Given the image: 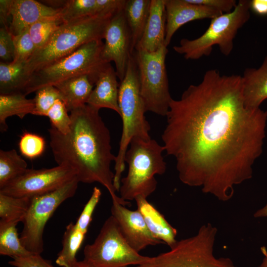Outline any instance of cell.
Wrapping results in <instances>:
<instances>
[{"instance_id":"d590c367","label":"cell","mask_w":267,"mask_h":267,"mask_svg":"<svg viewBox=\"0 0 267 267\" xmlns=\"http://www.w3.org/2000/svg\"><path fill=\"white\" fill-rule=\"evenodd\" d=\"M14 58L13 36L9 29H0V58L1 62H11Z\"/></svg>"},{"instance_id":"cb8c5ba5","label":"cell","mask_w":267,"mask_h":267,"mask_svg":"<svg viewBox=\"0 0 267 267\" xmlns=\"http://www.w3.org/2000/svg\"><path fill=\"white\" fill-rule=\"evenodd\" d=\"M22 93L0 94V129L1 132L7 129L6 120L13 115L23 119L28 114H32L35 108L34 99H28Z\"/></svg>"},{"instance_id":"f35d334b","label":"cell","mask_w":267,"mask_h":267,"mask_svg":"<svg viewBox=\"0 0 267 267\" xmlns=\"http://www.w3.org/2000/svg\"><path fill=\"white\" fill-rule=\"evenodd\" d=\"M9 16V0H0V21L1 27L9 29L7 20Z\"/></svg>"},{"instance_id":"4fadbf2b","label":"cell","mask_w":267,"mask_h":267,"mask_svg":"<svg viewBox=\"0 0 267 267\" xmlns=\"http://www.w3.org/2000/svg\"><path fill=\"white\" fill-rule=\"evenodd\" d=\"M124 9L115 13L110 19L105 31V43L102 57L107 63L114 62L120 82L124 78L132 54L131 36Z\"/></svg>"},{"instance_id":"30bf717a","label":"cell","mask_w":267,"mask_h":267,"mask_svg":"<svg viewBox=\"0 0 267 267\" xmlns=\"http://www.w3.org/2000/svg\"><path fill=\"white\" fill-rule=\"evenodd\" d=\"M84 261L94 267H127L142 265L150 257L140 255L127 242L111 215L104 222L97 236L84 249Z\"/></svg>"},{"instance_id":"d6a6232c","label":"cell","mask_w":267,"mask_h":267,"mask_svg":"<svg viewBox=\"0 0 267 267\" xmlns=\"http://www.w3.org/2000/svg\"><path fill=\"white\" fill-rule=\"evenodd\" d=\"M65 103L57 99L47 113L51 126L62 134H67L70 131L71 120Z\"/></svg>"},{"instance_id":"9c48e42d","label":"cell","mask_w":267,"mask_h":267,"mask_svg":"<svg viewBox=\"0 0 267 267\" xmlns=\"http://www.w3.org/2000/svg\"><path fill=\"white\" fill-rule=\"evenodd\" d=\"M168 52L167 47L164 46L153 52L135 49L133 53L146 112L150 111L162 116L167 115L173 99L165 63Z\"/></svg>"},{"instance_id":"ac0fdd59","label":"cell","mask_w":267,"mask_h":267,"mask_svg":"<svg viewBox=\"0 0 267 267\" xmlns=\"http://www.w3.org/2000/svg\"><path fill=\"white\" fill-rule=\"evenodd\" d=\"M117 78L115 70L109 63L98 76L87 104L98 110L110 109L120 115Z\"/></svg>"},{"instance_id":"3957f363","label":"cell","mask_w":267,"mask_h":267,"mask_svg":"<svg viewBox=\"0 0 267 267\" xmlns=\"http://www.w3.org/2000/svg\"><path fill=\"white\" fill-rule=\"evenodd\" d=\"M120 116L123 123L118 153L115 161L113 183L119 191L122 175L125 168V157L132 139H151L150 126L146 119V112L140 91L139 75L134 57L130 56L124 79L120 82L118 96Z\"/></svg>"},{"instance_id":"1f68e13d","label":"cell","mask_w":267,"mask_h":267,"mask_svg":"<svg viewBox=\"0 0 267 267\" xmlns=\"http://www.w3.org/2000/svg\"><path fill=\"white\" fill-rule=\"evenodd\" d=\"M12 36L14 44L12 62L26 63L36 50L29 32V28L21 33Z\"/></svg>"},{"instance_id":"f546056e","label":"cell","mask_w":267,"mask_h":267,"mask_svg":"<svg viewBox=\"0 0 267 267\" xmlns=\"http://www.w3.org/2000/svg\"><path fill=\"white\" fill-rule=\"evenodd\" d=\"M63 23L59 17L45 18L31 25L29 32L36 50L43 47L53 33Z\"/></svg>"},{"instance_id":"ba28073f","label":"cell","mask_w":267,"mask_h":267,"mask_svg":"<svg viewBox=\"0 0 267 267\" xmlns=\"http://www.w3.org/2000/svg\"><path fill=\"white\" fill-rule=\"evenodd\" d=\"M250 0H239L230 12L223 13L211 19L206 31L198 38L182 39L173 47L178 53L186 59L197 60L209 56L213 47L217 45L221 53L228 56L233 48V41L238 30L250 18Z\"/></svg>"},{"instance_id":"277c9868","label":"cell","mask_w":267,"mask_h":267,"mask_svg":"<svg viewBox=\"0 0 267 267\" xmlns=\"http://www.w3.org/2000/svg\"><path fill=\"white\" fill-rule=\"evenodd\" d=\"M113 15H97L62 23L45 44L26 63L27 76L29 77L35 71L72 53L85 44L102 40Z\"/></svg>"},{"instance_id":"8fae6325","label":"cell","mask_w":267,"mask_h":267,"mask_svg":"<svg viewBox=\"0 0 267 267\" xmlns=\"http://www.w3.org/2000/svg\"><path fill=\"white\" fill-rule=\"evenodd\" d=\"M79 182L75 177L54 191L30 198L20 236L22 245L28 251L41 254L44 250L43 233L46 222L63 202L74 195Z\"/></svg>"},{"instance_id":"83f0119b","label":"cell","mask_w":267,"mask_h":267,"mask_svg":"<svg viewBox=\"0 0 267 267\" xmlns=\"http://www.w3.org/2000/svg\"><path fill=\"white\" fill-rule=\"evenodd\" d=\"M17 224L0 222V254L21 257L32 254L22 245L18 236Z\"/></svg>"},{"instance_id":"f1b7e54d","label":"cell","mask_w":267,"mask_h":267,"mask_svg":"<svg viewBox=\"0 0 267 267\" xmlns=\"http://www.w3.org/2000/svg\"><path fill=\"white\" fill-rule=\"evenodd\" d=\"M97 15L96 0H66L60 8V18L63 23Z\"/></svg>"},{"instance_id":"60d3db41","label":"cell","mask_w":267,"mask_h":267,"mask_svg":"<svg viewBox=\"0 0 267 267\" xmlns=\"http://www.w3.org/2000/svg\"><path fill=\"white\" fill-rule=\"evenodd\" d=\"M253 216L256 218H267V203L261 208L257 210ZM258 267H267V254H265V257Z\"/></svg>"},{"instance_id":"e0dca14e","label":"cell","mask_w":267,"mask_h":267,"mask_svg":"<svg viewBox=\"0 0 267 267\" xmlns=\"http://www.w3.org/2000/svg\"><path fill=\"white\" fill-rule=\"evenodd\" d=\"M166 25L165 0H151L146 26L135 49L153 52L165 46Z\"/></svg>"},{"instance_id":"7bdbcfd3","label":"cell","mask_w":267,"mask_h":267,"mask_svg":"<svg viewBox=\"0 0 267 267\" xmlns=\"http://www.w3.org/2000/svg\"><path fill=\"white\" fill-rule=\"evenodd\" d=\"M234 267H236V266H235Z\"/></svg>"},{"instance_id":"8d00e7d4","label":"cell","mask_w":267,"mask_h":267,"mask_svg":"<svg viewBox=\"0 0 267 267\" xmlns=\"http://www.w3.org/2000/svg\"><path fill=\"white\" fill-rule=\"evenodd\" d=\"M8 264L15 267H54L51 261L44 259L41 254H32L21 257H13Z\"/></svg>"},{"instance_id":"ab89813d","label":"cell","mask_w":267,"mask_h":267,"mask_svg":"<svg viewBox=\"0 0 267 267\" xmlns=\"http://www.w3.org/2000/svg\"><path fill=\"white\" fill-rule=\"evenodd\" d=\"M250 10L259 15H267V0H250Z\"/></svg>"},{"instance_id":"7a4b0ae2","label":"cell","mask_w":267,"mask_h":267,"mask_svg":"<svg viewBox=\"0 0 267 267\" xmlns=\"http://www.w3.org/2000/svg\"><path fill=\"white\" fill-rule=\"evenodd\" d=\"M99 110L87 104L71 110L67 134L52 126L48 129L50 146L58 165L74 170L79 182L99 183L107 189L112 200L126 206L128 202L116 194L111 164L116 156L111 152L110 131Z\"/></svg>"},{"instance_id":"52a82bcc","label":"cell","mask_w":267,"mask_h":267,"mask_svg":"<svg viewBox=\"0 0 267 267\" xmlns=\"http://www.w3.org/2000/svg\"><path fill=\"white\" fill-rule=\"evenodd\" d=\"M217 233L215 226L204 224L194 235L177 240L169 251L136 267H234L229 258L215 256Z\"/></svg>"},{"instance_id":"484cf974","label":"cell","mask_w":267,"mask_h":267,"mask_svg":"<svg viewBox=\"0 0 267 267\" xmlns=\"http://www.w3.org/2000/svg\"><path fill=\"white\" fill-rule=\"evenodd\" d=\"M30 203L29 197H18L0 193V222L17 224L22 222Z\"/></svg>"},{"instance_id":"4dcf8cb0","label":"cell","mask_w":267,"mask_h":267,"mask_svg":"<svg viewBox=\"0 0 267 267\" xmlns=\"http://www.w3.org/2000/svg\"><path fill=\"white\" fill-rule=\"evenodd\" d=\"M57 99L62 100L58 89L53 86L43 87L36 91L33 115L47 116V113Z\"/></svg>"},{"instance_id":"9a60e30c","label":"cell","mask_w":267,"mask_h":267,"mask_svg":"<svg viewBox=\"0 0 267 267\" xmlns=\"http://www.w3.org/2000/svg\"><path fill=\"white\" fill-rule=\"evenodd\" d=\"M166 25L165 46L167 47L176 32L183 25L194 20L213 19L222 12L187 0H165Z\"/></svg>"},{"instance_id":"836d02e7","label":"cell","mask_w":267,"mask_h":267,"mask_svg":"<svg viewBox=\"0 0 267 267\" xmlns=\"http://www.w3.org/2000/svg\"><path fill=\"white\" fill-rule=\"evenodd\" d=\"M19 147L23 156L33 159L40 156L43 153L45 141L43 137L37 134L25 133L20 137Z\"/></svg>"},{"instance_id":"6da1fadb","label":"cell","mask_w":267,"mask_h":267,"mask_svg":"<svg viewBox=\"0 0 267 267\" xmlns=\"http://www.w3.org/2000/svg\"><path fill=\"white\" fill-rule=\"evenodd\" d=\"M162 134L180 180L226 202L251 178L261 155L267 111L246 107L242 76L207 71L179 99H172Z\"/></svg>"},{"instance_id":"74e56055","label":"cell","mask_w":267,"mask_h":267,"mask_svg":"<svg viewBox=\"0 0 267 267\" xmlns=\"http://www.w3.org/2000/svg\"><path fill=\"white\" fill-rule=\"evenodd\" d=\"M187 1L192 3L210 7L223 13L231 12L237 4L235 0H187Z\"/></svg>"},{"instance_id":"5b68a950","label":"cell","mask_w":267,"mask_h":267,"mask_svg":"<svg viewBox=\"0 0 267 267\" xmlns=\"http://www.w3.org/2000/svg\"><path fill=\"white\" fill-rule=\"evenodd\" d=\"M129 147L124 159L128 171L121 180L120 197L126 201L139 196L147 198L156 189L155 176L166 172V163L162 155L165 148L155 139L137 137L132 139Z\"/></svg>"},{"instance_id":"2e32d148","label":"cell","mask_w":267,"mask_h":267,"mask_svg":"<svg viewBox=\"0 0 267 267\" xmlns=\"http://www.w3.org/2000/svg\"><path fill=\"white\" fill-rule=\"evenodd\" d=\"M9 14L11 21L9 30L12 36H16L40 20L60 18V8L35 0H9Z\"/></svg>"},{"instance_id":"7c38bea8","label":"cell","mask_w":267,"mask_h":267,"mask_svg":"<svg viewBox=\"0 0 267 267\" xmlns=\"http://www.w3.org/2000/svg\"><path fill=\"white\" fill-rule=\"evenodd\" d=\"M76 177L70 167L27 169L20 176L0 188V193L18 197H32L54 191Z\"/></svg>"},{"instance_id":"603a6c76","label":"cell","mask_w":267,"mask_h":267,"mask_svg":"<svg viewBox=\"0 0 267 267\" xmlns=\"http://www.w3.org/2000/svg\"><path fill=\"white\" fill-rule=\"evenodd\" d=\"M26 63L0 62V94L22 93L29 77L25 71Z\"/></svg>"},{"instance_id":"7402d4cb","label":"cell","mask_w":267,"mask_h":267,"mask_svg":"<svg viewBox=\"0 0 267 267\" xmlns=\"http://www.w3.org/2000/svg\"><path fill=\"white\" fill-rule=\"evenodd\" d=\"M151 0H127L124 13L131 36L133 54L143 33L149 14Z\"/></svg>"},{"instance_id":"5bb4252c","label":"cell","mask_w":267,"mask_h":267,"mask_svg":"<svg viewBox=\"0 0 267 267\" xmlns=\"http://www.w3.org/2000/svg\"><path fill=\"white\" fill-rule=\"evenodd\" d=\"M111 212L124 238L136 251L139 252L149 246L163 243L152 235L138 210H131L118 201L112 200Z\"/></svg>"},{"instance_id":"ffe728a7","label":"cell","mask_w":267,"mask_h":267,"mask_svg":"<svg viewBox=\"0 0 267 267\" xmlns=\"http://www.w3.org/2000/svg\"><path fill=\"white\" fill-rule=\"evenodd\" d=\"M135 201L138 210L142 215L148 228L157 239L166 243L170 248L177 241V230L172 226L164 216L147 198L137 196Z\"/></svg>"},{"instance_id":"8992f818","label":"cell","mask_w":267,"mask_h":267,"mask_svg":"<svg viewBox=\"0 0 267 267\" xmlns=\"http://www.w3.org/2000/svg\"><path fill=\"white\" fill-rule=\"evenodd\" d=\"M103 45L101 40L92 41L35 71L29 76L23 93L27 95L43 87L54 86L68 79L83 75L89 76L95 85L101 72L110 63L102 57Z\"/></svg>"},{"instance_id":"e575fe53","label":"cell","mask_w":267,"mask_h":267,"mask_svg":"<svg viewBox=\"0 0 267 267\" xmlns=\"http://www.w3.org/2000/svg\"><path fill=\"white\" fill-rule=\"evenodd\" d=\"M101 196L99 188L94 187L91 195L84 206L82 212L75 223L76 226L83 232L87 233L94 211L98 204Z\"/></svg>"},{"instance_id":"4316f807","label":"cell","mask_w":267,"mask_h":267,"mask_svg":"<svg viewBox=\"0 0 267 267\" xmlns=\"http://www.w3.org/2000/svg\"><path fill=\"white\" fill-rule=\"evenodd\" d=\"M27 162L15 149L0 150V188L23 174Z\"/></svg>"},{"instance_id":"b9f144b4","label":"cell","mask_w":267,"mask_h":267,"mask_svg":"<svg viewBox=\"0 0 267 267\" xmlns=\"http://www.w3.org/2000/svg\"><path fill=\"white\" fill-rule=\"evenodd\" d=\"M72 267H94L88 263H87L85 261H77L73 266Z\"/></svg>"},{"instance_id":"44dd1931","label":"cell","mask_w":267,"mask_h":267,"mask_svg":"<svg viewBox=\"0 0 267 267\" xmlns=\"http://www.w3.org/2000/svg\"><path fill=\"white\" fill-rule=\"evenodd\" d=\"M60 91L68 112L87 104L94 85L87 75L75 76L54 86Z\"/></svg>"},{"instance_id":"d4e9b609","label":"cell","mask_w":267,"mask_h":267,"mask_svg":"<svg viewBox=\"0 0 267 267\" xmlns=\"http://www.w3.org/2000/svg\"><path fill=\"white\" fill-rule=\"evenodd\" d=\"M86 233L81 231L75 223L71 222L66 227L62 244L55 263L62 267H72L77 261L76 254L80 248Z\"/></svg>"},{"instance_id":"d6986e66","label":"cell","mask_w":267,"mask_h":267,"mask_svg":"<svg viewBox=\"0 0 267 267\" xmlns=\"http://www.w3.org/2000/svg\"><path fill=\"white\" fill-rule=\"evenodd\" d=\"M243 95L246 107L260 108L267 99V55L258 68H247L242 76Z\"/></svg>"}]
</instances>
